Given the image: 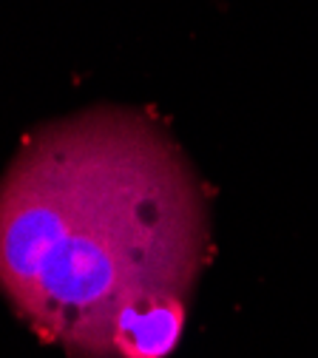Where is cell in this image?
<instances>
[{"instance_id":"cell-1","label":"cell","mask_w":318,"mask_h":358,"mask_svg":"<svg viewBox=\"0 0 318 358\" xmlns=\"http://www.w3.org/2000/svg\"><path fill=\"white\" fill-rule=\"evenodd\" d=\"M202 256L196 182L136 114L45 128L0 182V287L82 358H103L128 304L185 296Z\"/></svg>"},{"instance_id":"cell-2","label":"cell","mask_w":318,"mask_h":358,"mask_svg":"<svg viewBox=\"0 0 318 358\" xmlns=\"http://www.w3.org/2000/svg\"><path fill=\"white\" fill-rule=\"evenodd\" d=\"M185 327V296L128 304L114 319L103 358H165Z\"/></svg>"}]
</instances>
